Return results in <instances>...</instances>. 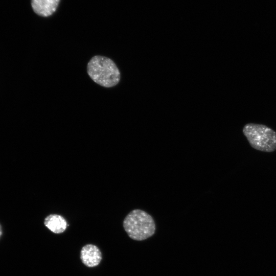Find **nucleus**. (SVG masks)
Segmentation results:
<instances>
[{"mask_svg":"<svg viewBox=\"0 0 276 276\" xmlns=\"http://www.w3.org/2000/svg\"><path fill=\"white\" fill-rule=\"evenodd\" d=\"M242 131L252 148L265 152L276 150V132L270 127L250 123L244 125Z\"/></svg>","mask_w":276,"mask_h":276,"instance_id":"nucleus-3","label":"nucleus"},{"mask_svg":"<svg viewBox=\"0 0 276 276\" xmlns=\"http://www.w3.org/2000/svg\"><path fill=\"white\" fill-rule=\"evenodd\" d=\"M123 227L129 237L136 241L151 237L155 231V222L151 216L139 209L132 211L126 216Z\"/></svg>","mask_w":276,"mask_h":276,"instance_id":"nucleus-2","label":"nucleus"},{"mask_svg":"<svg viewBox=\"0 0 276 276\" xmlns=\"http://www.w3.org/2000/svg\"><path fill=\"white\" fill-rule=\"evenodd\" d=\"M87 72L95 83L104 87L114 86L120 80V71L116 63L105 56L92 57L87 63Z\"/></svg>","mask_w":276,"mask_h":276,"instance_id":"nucleus-1","label":"nucleus"},{"mask_svg":"<svg viewBox=\"0 0 276 276\" xmlns=\"http://www.w3.org/2000/svg\"><path fill=\"white\" fill-rule=\"evenodd\" d=\"M2 228H1V225H0V237L2 235Z\"/></svg>","mask_w":276,"mask_h":276,"instance_id":"nucleus-7","label":"nucleus"},{"mask_svg":"<svg viewBox=\"0 0 276 276\" xmlns=\"http://www.w3.org/2000/svg\"><path fill=\"white\" fill-rule=\"evenodd\" d=\"M82 262L88 267H94L98 265L102 260V254L96 245L88 244L84 245L80 251Z\"/></svg>","mask_w":276,"mask_h":276,"instance_id":"nucleus-4","label":"nucleus"},{"mask_svg":"<svg viewBox=\"0 0 276 276\" xmlns=\"http://www.w3.org/2000/svg\"><path fill=\"white\" fill-rule=\"evenodd\" d=\"M60 0H31L33 11L38 15L47 17L56 10Z\"/></svg>","mask_w":276,"mask_h":276,"instance_id":"nucleus-5","label":"nucleus"},{"mask_svg":"<svg viewBox=\"0 0 276 276\" xmlns=\"http://www.w3.org/2000/svg\"><path fill=\"white\" fill-rule=\"evenodd\" d=\"M44 225L55 234H61L67 227V222L61 215L50 214L47 216L44 221Z\"/></svg>","mask_w":276,"mask_h":276,"instance_id":"nucleus-6","label":"nucleus"}]
</instances>
